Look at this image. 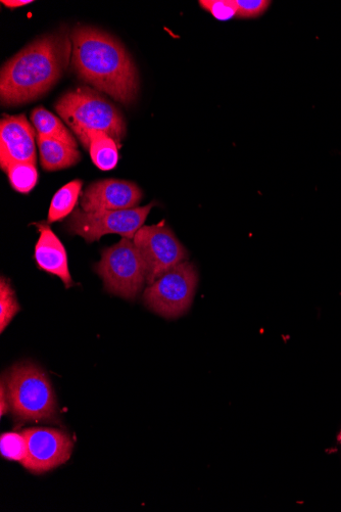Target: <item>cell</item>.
Returning a JSON list of instances; mask_svg holds the SVG:
<instances>
[{
  "mask_svg": "<svg viewBox=\"0 0 341 512\" xmlns=\"http://www.w3.org/2000/svg\"><path fill=\"white\" fill-rule=\"evenodd\" d=\"M32 0H3L2 4L10 9H17L32 4Z\"/></svg>",
  "mask_w": 341,
  "mask_h": 512,
  "instance_id": "603a6c76",
  "label": "cell"
},
{
  "mask_svg": "<svg viewBox=\"0 0 341 512\" xmlns=\"http://www.w3.org/2000/svg\"><path fill=\"white\" fill-rule=\"evenodd\" d=\"M39 232V239L35 246L34 258L37 267L62 279L65 287L74 286L73 278L69 270L68 255L65 246L56 236L47 221L33 223Z\"/></svg>",
  "mask_w": 341,
  "mask_h": 512,
  "instance_id": "7c38bea8",
  "label": "cell"
},
{
  "mask_svg": "<svg viewBox=\"0 0 341 512\" xmlns=\"http://www.w3.org/2000/svg\"><path fill=\"white\" fill-rule=\"evenodd\" d=\"M200 5L219 21H229L237 16L235 0H201Z\"/></svg>",
  "mask_w": 341,
  "mask_h": 512,
  "instance_id": "ffe728a7",
  "label": "cell"
},
{
  "mask_svg": "<svg viewBox=\"0 0 341 512\" xmlns=\"http://www.w3.org/2000/svg\"><path fill=\"white\" fill-rule=\"evenodd\" d=\"M71 59L72 41L66 31L36 39L4 65L2 104L19 106L39 99L56 85Z\"/></svg>",
  "mask_w": 341,
  "mask_h": 512,
  "instance_id": "7a4b0ae2",
  "label": "cell"
},
{
  "mask_svg": "<svg viewBox=\"0 0 341 512\" xmlns=\"http://www.w3.org/2000/svg\"><path fill=\"white\" fill-rule=\"evenodd\" d=\"M87 151L97 168L103 171L116 168L119 161V146L111 136L105 133L93 134Z\"/></svg>",
  "mask_w": 341,
  "mask_h": 512,
  "instance_id": "9a60e30c",
  "label": "cell"
},
{
  "mask_svg": "<svg viewBox=\"0 0 341 512\" xmlns=\"http://www.w3.org/2000/svg\"><path fill=\"white\" fill-rule=\"evenodd\" d=\"M27 456L23 467L33 474L50 472L66 463L73 451V441L63 432L35 428L23 432Z\"/></svg>",
  "mask_w": 341,
  "mask_h": 512,
  "instance_id": "9c48e42d",
  "label": "cell"
},
{
  "mask_svg": "<svg viewBox=\"0 0 341 512\" xmlns=\"http://www.w3.org/2000/svg\"><path fill=\"white\" fill-rule=\"evenodd\" d=\"M95 271L103 278L109 293L128 300H134L146 282L143 259L133 240L125 238L102 251Z\"/></svg>",
  "mask_w": 341,
  "mask_h": 512,
  "instance_id": "5b68a950",
  "label": "cell"
},
{
  "mask_svg": "<svg viewBox=\"0 0 341 512\" xmlns=\"http://www.w3.org/2000/svg\"><path fill=\"white\" fill-rule=\"evenodd\" d=\"M0 396H2L0 397V404H2L0 405V414L4 416L6 413L9 412L10 407V401L4 381L2 382V389H0Z\"/></svg>",
  "mask_w": 341,
  "mask_h": 512,
  "instance_id": "7402d4cb",
  "label": "cell"
},
{
  "mask_svg": "<svg viewBox=\"0 0 341 512\" xmlns=\"http://www.w3.org/2000/svg\"><path fill=\"white\" fill-rule=\"evenodd\" d=\"M272 2L268 0H235L237 19H256L264 15Z\"/></svg>",
  "mask_w": 341,
  "mask_h": 512,
  "instance_id": "44dd1931",
  "label": "cell"
},
{
  "mask_svg": "<svg viewBox=\"0 0 341 512\" xmlns=\"http://www.w3.org/2000/svg\"><path fill=\"white\" fill-rule=\"evenodd\" d=\"M10 406L17 421L55 422L57 401L45 372L33 363L14 366L6 380Z\"/></svg>",
  "mask_w": 341,
  "mask_h": 512,
  "instance_id": "277c9868",
  "label": "cell"
},
{
  "mask_svg": "<svg viewBox=\"0 0 341 512\" xmlns=\"http://www.w3.org/2000/svg\"><path fill=\"white\" fill-rule=\"evenodd\" d=\"M19 163L36 165L35 131L25 115L5 116L0 123V167Z\"/></svg>",
  "mask_w": 341,
  "mask_h": 512,
  "instance_id": "8fae6325",
  "label": "cell"
},
{
  "mask_svg": "<svg viewBox=\"0 0 341 512\" xmlns=\"http://www.w3.org/2000/svg\"><path fill=\"white\" fill-rule=\"evenodd\" d=\"M37 144L40 163L45 171L67 169L81 161V154L77 149L57 141L55 138L37 135Z\"/></svg>",
  "mask_w": 341,
  "mask_h": 512,
  "instance_id": "4fadbf2b",
  "label": "cell"
},
{
  "mask_svg": "<svg viewBox=\"0 0 341 512\" xmlns=\"http://www.w3.org/2000/svg\"><path fill=\"white\" fill-rule=\"evenodd\" d=\"M198 283L196 267L192 263L182 262L145 290L144 303L165 318L180 317L191 307Z\"/></svg>",
  "mask_w": 341,
  "mask_h": 512,
  "instance_id": "8992f818",
  "label": "cell"
},
{
  "mask_svg": "<svg viewBox=\"0 0 341 512\" xmlns=\"http://www.w3.org/2000/svg\"><path fill=\"white\" fill-rule=\"evenodd\" d=\"M6 173L12 188L20 194H29L38 182V171L34 164H14L6 170Z\"/></svg>",
  "mask_w": 341,
  "mask_h": 512,
  "instance_id": "e0dca14e",
  "label": "cell"
},
{
  "mask_svg": "<svg viewBox=\"0 0 341 512\" xmlns=\"http://www.w3.org/2000/svg\"><path fill=\"white\" fill-rule=\"evenodd\" d=\"M0 452L5 459L23 464L27 456L25 435L23 433L3 434L0 437Z\"/></svg>",
  "mask_w": 341,
  "mask_h": 512,
  "instance_id": "d6986e66",
  "label": "cell"
},
{
  "mask_svg": "<svg viewBox=\"0 0 341 512\" xmlns=\"http://www.w3.org/2000/svg\"><path fill=\"white\" fill-rule=\"evenodd\" d=\"M142 197V191L134 182L103 179L88 186L81 197L80 206L87 213L127 210L136 208Z\"/></svg>",
  "mask_w": 341,
  "mask_h": 512,
  "instance_id": "30bf717a",
  "label": "cell"
},
{
  "mask_svg": "<svg viewBox=\"0 0 341 512\" xmlns=\"http://www.w3.org/2000/svg\"><path fill=\"white\" fill-rule=\"evenodd\" d=\"M56 110L86 150L95 133L111 136L121 148L127 132L125 120L117 107L99 92L89 87L70 90L57 102Z\"/></svg>",
  "mask_w": 341,
  "mask_h": 512,
  "instance_id": "3957f363",
  "label": "cell"
},
{
  "mask_svg": "<svg viewBox=\"0 0 341 512\" xmlns=\"http://www.w3.org/2000/svg\"><path fill=\"white\" fill-rule=\"evenodd\" d=\"M31 121L37 132V135H43L57 139L75 149L78 145L73 134L66 128L63 122L50 111L42 107L33 110Z\"/></svg>",
  "mask_w": 341,
  "mask_h": 512,
  "instance_id": "5bb4252c",
  "label": "cell"
},
{
  "mask_svg": "<svg viewBox=\"0 0 341 512\" xmlns=\"http://www.w3.org/2000/svg\"><path fill=\"white\" fill-rule=\"evenodd\" d=\"M155 206L153 202L133 209L91 213L77 208L68 222V230L71 235L80 236L89 244L99 242L106 235L133 240Z\"/></svg>",
  "mask_w": 341,
  "mask_h": 512,
  "instance_id": "52a82bcc",
  "label": "cell"
},
{
  "mask_svg": "<svg viewBox=\"0 0 341 512\" xmlns=\"http://www.w3.org/2000/svg\"><path fill=\"white\" fill-rule=\"evenodd\" d=\"M133 242L145 264L146 283L149 285L188 258L187 250L165 221L142 226Z\"/></svg>",
  "mask_w": 341,
  "mask_h": 512,
  "instance_id": "ba28073f",
  "label": "cell"
},
{
  "mask_svg": "<svg viewBox=\"0 0 341 512\" xmlns=\"http://www.w3.org/2000/svg\"><path fill=\"white\" fill-rule=\"evenodd\" d=\"M74 72L84 82L129 106L136 99L139 78L123 44L110 34L78 26L71 33Z\"/></svg>",
  "mask_w": 341,
  "mask_h": 512,
  "instance_id": "6da1fadb",
  "label": "cell"
},
{
  "mask_svg": "<svg viewBox=\"0 0 341 512\" xmlns=\"http://www.w3.org/2000/svg\"><path fill=\"white\" fill-rule=\"evenodd\" d=\"M21 307L16 293L5 277L0 281V332L4 333Z\"/></svg>",
  "mask_w": 341,
  "mask_h": 512,
  "instance_id": "ac0fdd59",
  "label": "cell"
},
{
  "mask_svg": "<svg viewBox=\"0 0 341 512\" xmlns=\"http://www.w3.org/2000/svg\"><path fill=\"white\" fill-rule=\"evenodd\" d=\"M83 181L75 179L59 190L53 198L50 210H48L47 222L52 224L61 221L72 212L79 201Z\"/></svg>",
  "mask_w": 341,
  "mask_h": 512,
  "instance_id": "2e32d148",
  "label": "cell"
}]
</instances>
